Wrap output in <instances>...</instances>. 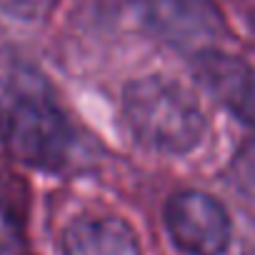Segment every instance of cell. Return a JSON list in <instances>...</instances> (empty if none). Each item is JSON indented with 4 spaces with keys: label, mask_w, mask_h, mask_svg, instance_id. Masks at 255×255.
I'll use <instances>...</instances> for the list:
<instances>
[{
    "label": "cell",
    "mask_w": 255,
    "mask_h": 255,
    "mask_svg": "<svg viewBox=\"0 0 255 255\" xmlns=\"http://www.w3.org/2000/svg\"><path fill=\"white\" fill-rule=\"evenodd\" d=\"M53 5L55 0H0V15L15 23H40Z\"/></svg>",
    "instance_id": "obj_7"
},
{
    "label": "cell",
    "mask_w": 255,
    "mask_h": 255,
    "mask_svg": "<svg viewBox=\"0 0 255 255\" xmlns=\"http://www.w3.org/2000/svg\"><path fill=\"white\" fill-rule=\"evenodd\" d=\"M230 170H233V183L243 193L255 198V135L238 150V155L230 163Z\"/></svg>",
    "instance_id": "obj_8"
},
{
    "label": "cell",
    "mask_w": 255,
    "mask_h": 255,
    "mask_svg": "<svg viewBox=\"0 0 255 255\" xmlns=\"http://www.w3.org/2000/svg\"><path fill=\"white\" fill-rule=\"evenodd\" d=\"M163 225L183 255H223L233 240L228 208L215 195L195 188L178 190L165 200Z\"/></svg>",
    "instance_id": "obj_4"
},
{
    "label": "cell",
    "mask_w": 255,
    "mask_h": 255,
    "mask_svg": "<svg viewBox=\"0 0 255 255\" xmlns=\"http://www.w3.org/2000/svg\"><path fill=\"white\" fill-rule=\"evenodd\" d=\"M0 140L18 163L43 173L63 170L75 150L73 123L35 88L15 90L0 105Z\"/></svg>",
    "instance_id": "obj_2"
},
{
    "label": "cell",
    "mask_w": 255,
    "mask_h": 255,
    "mask_svg": "<svg viewBox=\"0 0 255 255\" xmlns=\"http://www.w3.org/2000/svg\"><path fill=\"white\" fill-rule=\"evenodd\" d=\"M0 255H23L20 230L3 208H0Z\"/></svg>",
    "instance_id": "obj_9"
},
{
    "label": "cell",
    "mask_w": 255,
    "mask_h": 255,
    "mask_svg": "<svg viewBox=\"0 0 255 255\" xmlns=\"http://www.w3.org/2000/svg\"><path fill=\"white\" fill-rule=\"evenodd\" d=\"M133 13L150 38L188 55L218 48L228 33L215 0H133Z\"/></svg>",
    "instance_id": "obj_3"
},
{
    "label": "cell",
    "mask_w": 255,
    "mask_h": 255,
    "mask_svg": "<svg viewBox=\"0 0 255 255\" xmlns=\"http://www.w3.org/2000/svg\"><path fill=\"white\" fill-rule=\"evenodd\" d=\"M198 85L235 120L255 130V68L223 48H205L190 55Z\"/></svg>",
    "instance_id": "obj_5"
},
{
    "label": "cell",
    "mask_w": 255,
    "mask_h": 255,
    "mask_svg": "<svg viewBox=\"0 0 255 255\" xmlns=\"http://www.w3.org/2000/svg\"><path fill=\"white\" fill-rule=\"evenodd\" d=\"M60 255H143L138 233L118 215H80L60 235Z\"/></svg>",
    "instance_id": "obj_6"
},
{
    "label": "cell",
    "mask_w": 255,
    "mask_h": 255,
    "mask_svg": "<svg viewBox=\"0 0 255 255\" xmlns=\"http://www.w3.org/2000/svg\"><path fill=\"white\" fill-rule=\"evenodd\" d=\"M123 120L130 138L148 153L180 158L193 153L208 130L195 95L168 75H143L123 88Z\"/></svg>",
    "instance_id": "obj_1"
}]
</instances>
